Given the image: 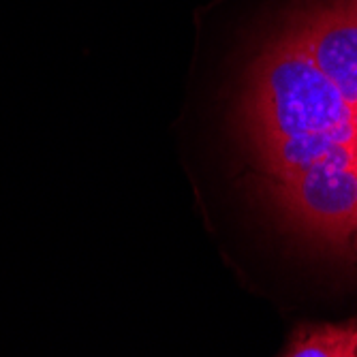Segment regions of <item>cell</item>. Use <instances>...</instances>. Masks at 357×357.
<instances>
[{"mask_svg":"<svg viewBox=\"0 0 357 357\" xmlns=\"http://www.w3.org/2000/svg\"><path fill=\"white\" fill-rule=\"evenodd\" d=\"M246 120L278 208L308 236L357 252V107L294 32L257 60Z\"/></svg>","mask_w":357,"mask_h":357,"instance_id":"1","label":"cell"},{"mask_svg":"<svg viewBox=\"0 0 357 357\" xmlns=\"http://www.w3.org/2000/svg\"><path fill=\"white\" fill-rule=\"evenodd\" d=\"M291 32L344 99L357 107V11L353 5L321 7Z\"/></svg>","mask_w":357,"mask_h":357,"instance_id":"2","label":"cell"},{"mask_svg":"<svg viewBox=\"0 0 357 357\" xmlns=\"http://www.w3.org/2000/svg\"><path fill=\"white\" fill-rule=\"evenodd\" d=\"M291 357H357V319L340 326H302L282 351Z\"/></svg>","mask_w":357,"mask_h":357,"instance_id":"3","label":"cell"},{"mask_svg":"<svg viewBox=\"0 0 357 357\" xmlns=\"http://www.w3.org/2000/svg\"><path fill=\"white\" fill-rule=\"evenodd\" d=\"M351 5H353V9L357 11V0H351Z\"/></svg>","mask_w":357,"mask_h":357,"instance_id":"4","label":"cell"}]
</instances>
